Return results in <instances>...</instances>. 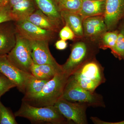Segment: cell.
Returning <instances> with one entry per match:
<instances>
[{
  "instance_id": "1f68e13d",
  "label": "cell",
  "mask_w": 124,
  "mask_h": 124,
  "mask_svg": "<svg viewBox=\"0 0 124 124\" xmlns=\"http://www.w3.org/2000/svg\"><path fill=\"white\" fill-rule=\"evenodd\" d=\"M121 30H122V31H123L124 32V26H123V27H122V29Z\"/></svg>"
},
{
  "instance_id": "3957f363",
  "label": "cell",
  "mask_w": 124,
  "mask_h": 124,
  "mask_svg": "<svg viewBox=\"0 0 124 124\" xmlns=\"http://www.w3.org/2000/svg\"><path fill=\"white\" fill-rule=\"evenodd\" d=\"M71 76L81 87L92 92L106 81L104 68L94 58L85 63Z\"/></svg>"
},
{
  "instance_id": "30bf717a",
  "label": "cell",
  "mask_w": 124,
  "mask_h": 124,
  "mask_svg": "<svg viewBox=\"0 0 124 124\" xmlns=\"http://www.w3.org/2000/svg\"><path fill=\"white\" fill-rule=\"evenodd\" d=\"M31 57L36 64H49L63 71L62 65L59 64L50 53L48 40L31 41Z\"/></svg>"
},
{
  "instance_id": "e0dca14e",
  "label": "cell",
  "mask_w": 124,
  "mask_h": 124,
  "mask_svg": "<svg viewBox=\"0 0 124 124\" xmlns=\"http://www.w3.org/2000/svg\"><path fill=\"white\" fill-rule=\"evenodd\" d=\"M37 9L33 0H25L11 7V11L16 22L26 19Z\"/></svg>"
},
{
  "instance_id": "277c9868",
  "label": "cell",
  "mask_w": 124,
  "mask_h": 124,
  "mask_svg": "<svg viewBox=\"0 0 124 124\" xmlns=\"http://www.w3.org/2000/svg\"><path fill=\"white\" fill-rule=\"evenodd\" d=\"M60 99L79 102L93 107H106L103 96L94 92L85 89L79 86L70 76Z\"/></svg>"
},
{
  "instance_id": "d4e9b609",
  "label": "cell",
  "mask_w": 124,
  "mask_h": 124,
  "mask_svg": "<svg viewBox=\"0 0 124 124\" xmlns=\"http://www.w3.org/2000/svg\"><path fill=\"white\" fill-rule=\"evenodd\" d=\"M15 84L5 76L0 74V100L2 95L10 89L16 87Z\"/></svg>"
},
{
  "instance_id": "8fae6325",
  "label": "cell",
  "mask_w": 124,
  "mask_h": 124,
  "mask_svg": "<svg viewBox=\"0 0 124 124\" xmlns=\"http://www.w3.org/2000/svg\"><path fill=\"white\" fill-rule=\"evenodd\" d=\"M104 17L108 30L113 29L124 18V0H106Z\"/></svg>"
},
{
  "instance_id": "7a4b0ae2",
  "label": "cell",
  "mask_w": 124,
  "mask_h": 124,
  "mask_svg": "<svg viewBox=\"0 0 124 124\" xmlns=\"http://www.w3.org/2000/svg\"><path fill=\"white\" fill-rule=\"evenodd\" d=\"M15 117L26 118L33 124H71L54 105L44 107L33 106L22 101Z\"/></svg>"
},
{
  "instance_id": "cb8c5ba5",
  "label": "cell",
  "mask_w": 124,
  "mask_h": 124,
  "mask_svg": "<svg viewBox=\"0 0 124 124\" xmlns=\"http://www.w3.org/2000/svg\"><path fill=\"white\" fill-rule=\"evenodd\" d=\"M111 52L116 57L124 60V33L122 30L118 33L115 45Z\"/></svg>"
},
{
  "instance_id": "9c48e42d",
  "label": "cell",
  "mask_w": 124,
  "mask_h": 124,
  "mask_svg": "<svg viewBox=\"0 0 124 124\" xmlns=\"http://www.w3.org/2000/svg\"><path fill=\"white\" fill-rule=\"evenodd\" d=\"M14 22L17 32L29 40L50 41L55 33L42 29L26 19Z\"/></svg>"
},
{
  "instance_id": "ba28073f",
  "label": "cell",
  "mask_w": 124,
  "mask_h": 124,
  "mask_svg": "<svg viewBox=\"0 0 124 124\" xmlns=\"http://www.w3.org/2000/svg\"><path fill=\"white\" fill-rule=\"evenodd\" d=\"M7 55H0V73L14 82L19 91L24 93L27 82L32 75L14 66L8 59Z\"/></svg>"
},
{
  "instance_id": "484cf974",
  "label": "cell",
  "mask_w": 124,
  "mask_h": 124,
  "mask_svg": "<svg viewBox=\"0 0 124 124\" xmlns=\"http://www.w3.org/2000/svg\"><path fill=\"white\" fill-rule=\"evenodd\" d=\"M15 22L11 11V7L9 4L0 5V24L6 22Z\"/></svg>"
},
{
  "instance_id": "7402d4cb",
  "label": "cell",
  "mask_w": 124,
  "mask_h": 124,
  "mask_svg": "<svg viewBox=\"0 0 124 124\" xmlns=\"http://www.w3.org/2000/svg\"><path fill=\"white\" fill-rule=\"evenodd\" d=\"M118 33L119 32L117 31L104 32L99 45V48L104 50L109 48L112 50L115 45Z\"/></svg>"
},
{
  "instance_id": "9a60e30c",
  "label": "cell",
  "mask_w": 124,
  "mask_h": 124,
  "mask_svg": "<svg viewBox=\"0 0 124 124\" xmlns=\"http://www.w3.org/2000/svg\"><path fill=\"white\" fill-rule=\"evenodd\" d=\"M106 0H83L78 14L85 18L104 15Z\"/></svg>"
},
{
  "instance_id": "4fadbf2b",
  "label": "cell",
  "mask_w": 124,
  "mask_h": 124,
  "mask_svg": "<svg viewBox=\"0 0 124 124\" xmlns=\"http://www.w3.org/2000/svg\"><path fill=\"white\" fill-rule=\"evenodd\" d=\"M84 36L90 38L101 35L107 31L104 15L85 18L83 20Z\"/></svg>"
},
{
  "instance_id": "d6a6232c",
  "label": "cell",
  "mask_w": 124,
  "mask_h": 124,
  "mask_svg": "<svg viewBox=\"0 0 124 124\" xmlns=\"http://www.w3.org/2000/svg\"><path fill=\"white\" fill-rule=\"evenodd\" d=\"M56 0V1H57V2H58L59 0Z\"/></svg>"
},
{
  "instance_id": "83f0119b",
  "label": "cell",
  "mask_w": 124,
  "mask_h": 124,
  "mask_svg": "<svg viewBox=\"0 0 124 124\" xmlns=\"http://www.w3.org/2000/svg\"><path fill=\"white\" fill-rule=\"evenodd\" d=\"M55 48L58 50H64L67 47V42L66 41L61 39L56 41L55 44Z\"/></svg>"
},
{
  "instance_id": "603a6c76",
  "label": "cell",
  "mask_w": 124,
  "mask_h": 124,
  "mask_svg": "<svg viewBox=\"0 0 124 124\" xmlns=\"http://www.w3.org/2000/svg\"><path fill=\"white\" fill-rule=\"evenodd\" d=\"M14 114L0 100V124H17Z\"/></svg>"
},
{
  "instance_id": "836d02e7",
  "label": "cell",
  "mask_w": 124,
  "mask_h": 124,
  "mask_svg": "<svg viewBox=\"0 0 124 124\" xmlns=\"http://www.w3.org/2000/svg\"><path fill=\"white\" fill-rule=\"evenodd\" d=\"M0 5H1V4L0 3Z\"/></svg>"
},
{
  "instance_id": "4316f807",
  "label": "cell",
  "mask_w": 124,
  "mask_h": 124,
  "mask_svg": "<svg viewBox=\"0 0 124 124\" xmlns=\"http://www.w3.org/2000/svg\"><path fill=\"white\" fill-rule=\"evenodd\" d=\"M59 35L61 39L66 41L73 40L76 36L73 31L67 24H65V26L60 30Z\"/></svg>"
},
{
  "instance_id": "7c38bea8",
  "label": "cell",
  "mask_w": 124,
  "mask_h": 124,
  "mask_svg": "<svg viewBox=\"0 0 124 124\" xmlns=\"http://www.w3.org/2000/svg\"><path fill=\"white\" fill-rule=\"evenodd\" d=\"M14 21L0 24V55L7 54L16 43V28Z\"/></svg>"
},
{
  "instance_id": "f546056e",
  "label": "cell",
  "mask_w": 124,
  "mask_h": 124,
  "mask_svg": "<svg viewBox=\"0 0 124 124\" xmlns=\"http://www.w3.org/2000/svg\"><path fill=\"white\" fill-rule=\"evenodd\" d=\"M25 0H8V4L10 7L24 1Z\"/></svg>"
},
{
  "instance_id": "5bb4252c",
  "label": "cell",
  "mask_w": 124,
  "mask_h": 124,
  "mask_svg": "<svg viewBox=\"0 0 124 124\" xmlns=\"http://www.w3.org/2000/svg\"><path fill=\"white\" fill-rule=\"evenodd\" d=\"M26 20L42 29L55 32L58 31L61 25L49 17L39 9H37Z\"/></svg>"
},
{
  "instance_id": "4dcf8cb0",
  "label": "cell",
  "mask_w": 124,
  "mask_h": 124,
  "mask_svg": "<svg viewBox=\"0 0 124 124\" xmlns=\"http://www.w3.org/2000/svg\"><path fill=\"white\" fill-rule=\"evenodd\" d=\"M1 4L5 5L8 4V0H0Z\"/></svg>"
},
{
  "instance_id": "6da1fadb",
  "label": "cell",
  "mask_w": 124,
  "mask_h": 124,
  "mask_svg": "<svg viewBox=\"0 0 124 124\" xmlns=\"http://www.w3.org/2000/svg\"><path fill=\"white\" fill-rule=\"evenodd\" d=\"M70 76L63 71L58 73L46 82L39 93L31 97L23 98L22 101L35 107L54 106L61 98Z\"/></svg>"
},
{
  "instance_id": "2e32d148",
  "label": "cell",
  "mask_w": 124,
  "mask_h": 124,
  "mask_svg": "<svg viewBox=\"0 0 124 124\" xmlns=\"http://www.w3.org/2000/svg\"><path fill=\"white\" fill-rule=\"evenodd\" d=\"M38 9L60 25L63 20L58 7V2L55 0H33Z\"/></svg>"
},
{
  "instance_id": "44dd1931",
  "label": "cell",
  "mask_w": 124,
  "mask_h": 124,
  "mask_svg": "<svg viewBox=\"0 0 124 124\" xmlns=\"http://www.w3.org/2000/svg\"><path fill=\"white\" fill-rule=\"evenodd\" d=\"M83 0H59L58 7L60 12L65 11L78 13L81 8Z\"/></svg>"
},
{
  "instance_id": "8992f818",
  "label": "cell",
  "mask_w": 124,
  "mask_h": 124,
  "mask_svg": "<svg viewBox=\"0 0 124 124\" xmlns=\"http://www.w3.org/2000/svg\"><path fill=\"white\" fill-rule=\"evenodd\" d=\"M95 52V49L85 42H76L72 46L68 59L62 65L63 72L71 76L85 63L94 58Z\"/></svg>"
},
{
  "instance_id": "d6986e66",
  "label": "cell",
  "mask_w": 124,
  "mask_h": 124,
  "mask_svg": "<svg viewBox=\"0 0 124 124\" xmlns=\"http://www.w3.org/2000/svg\"><path fill=\"white\" fill-rule=\"evenodd\" d=\"M31 74L37 78L50 80L58 73L62 71L50 64H38L33 63L31 67Z\"/></svg>"
},
{
  "instance_id": "5b68a950",
  "label": "cell",
  "mask_w": 124,
  "mask_h": 124,
  "mask_svg": "<svg viewBox=\"0 0 124 124\" xmlns=\"http://www.w3.org/2000/svg\"><path fill=\"white\" fill-rule=\"evenodd\" d=\"M7 55L14 66L21 70L31 73V68L33 63L30 40L17 32L15 46Z\"/></svg>"
},
{
  "instance_id": "f1b7e54d",
  "label": "cell",
  "mask_w": 124,
  "mask_h": 124,
  "mask_svg": "<svg viewBox=\"0 0 124 124\" xmlns=\"http://www.w3.org/2000/svg\"><path fill=\"white\" fill-rule=\"evenodd\" d=\"M91 120L93 123L96 124H124V121L121 122H116V123H112V122H106L100 120L99 118L96 117H92Z\"/></svg>"
},
{
  "instance_id": "ffe728a7",
  "label": "cell",
  "mask_w": 124,
  "mask_h": 124,
  "mask_svg": "<svg viewBox=\"0 0 124 124\" xmlns=\"http://www.w3.org/2000/svg\"><path fill=\"white\" fill-rule=\"evenodd\" d=\"M49 80L38 79L32 75L27 82L23 98L31 97L39 93Z\"/></svg>"
},
{
  "instance_id": "52a82bcc",
  "label": "cell",
  "mask_w": 124,
  "mask_h": 124,
  "mask_svg": "<svg viewBox=\"0 0 124 124\" xmlns=\"http://www.w3.org/2000/svg\"><path fill=\"white\" fill-rule=\"evenodd\" d=\"M54 106L71 124H88L86 110L89 106L87 104L60 99Z\"/></svg>"
},
{
  "instance_id": "ac0fdd59",
  "label": "cell",
  "mask_w": 124,
  "mask_h": 124,
  "mask_svg": "<svg viewBox=\"0 0 124 124\" xmlns=\"http://www.w3.org/2000/svg\"><path fill=\"white\" fill-rule=\"evenodd\" d=\"M60 12L63 22L70 28L76 36L79 37L84 36L82 17L77 13L65 11Z\"/></svg>"
},
{
  "instance_id": "e575fe53",
  "label": "cell",
  "mask_w": 124,
  "mask_h": 124,
  "mask_svg": "<svg viewBox=\"0 0 124 124\" xmlns=\"http://www.w3.org/2000/svg\"><path fill=\"white\" fill-rule=\"evenodd\" d=\"M0 74H1V73H0Z\"/></svg>"
}]
</instances>
